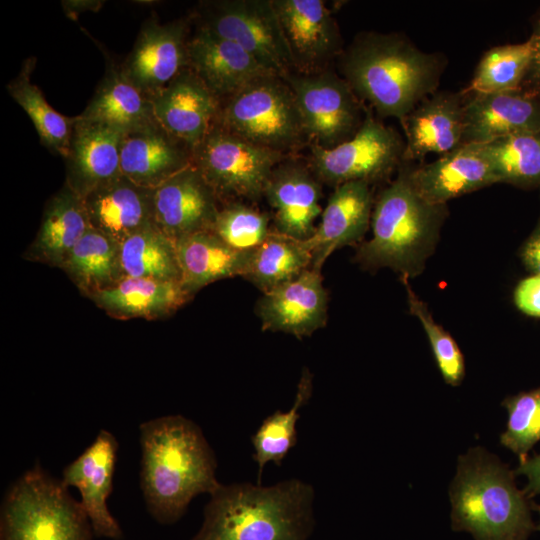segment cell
I'll use <instances>...</instances> for the list:
<instances>
[{"label":"cell","instance_id":"1","mask_svg":"<svg viewBox=\"0 0 540 540\" xmlns=\"http://www.w3.org/2000/svg\"><path fill=\"white\" fill-rule=\"evenodd\" d=\"M440 53L419 49L399 33L363 32L340 54L341 77L380 117L403 119L438 90Z\"/></svg>","mask_w":540,"mask_h":540},{"label":"cell","instance_id":"2","mask_svg":"<svg viewBox=\"0 0 540 540\" xmlns=\"http://www.w3.org/2000/svg\"><path fill=\"white\" fill-rule=\"evenodd\" d=\"M141 490L153 518L171 524L191 500L213 493L217 461L201 428L182 415L162 416L140 425Z\"/></svg>","mask_w":540,"mask_h":540},{"label":"cell","instance_id":"3","mask_svg":"<svg viewBox=\"0 0 540 540\" xmlns=\"http://www.w3.org/2000/svg\"><path fill=\"white\" fill-rule=\"evenodd\" d=\"M313 487L299 479L272 486L220 484L191 540H306L312 532Z\"/></svg>","mask_w":540,"mask_h":540},{"label":"cell","instance_id":"4","mask_svg":"<svg viewBox=\"0 0 540 540\" xmlns=\"http://www.w3.org/2000/svg\"><path fill=\"white\" fill-rule=\"evenodd\" d=\"M514 475L482 447L461 455L449 489L453 530L467 531L475 540H528L536 526Z\"/></svg>","mask_w":540,"mask_h":540},{"label":"cell","instance_id":"5","mask_svg":"<svg viewBox=\"0 0 540 540\" xmlns=\"http://www.w3.org/2000/svg\"><path fill=\"white\" fill-rule=\"evenodd\" d=\"M445 205H432L414 190L409 163L379 194L371 216L372 237L358 258L366 266L391 267L407 275L416 269L438 232Z\"/></svg>","mask_w":540,"mask_h":540},{"label":"cell","instance_id":"6","mask_svg":"<svg viewBox=\"0 0 540 540\" xmlns=\"http://www.w3.org/2000/svg\"><path fill=\"white\" fill-rule=\"evenodd\" d=\"M92 526L68 488L39 464L7 491L0 513V540H92Z\"/></svg>","mask_w":540,"mask_h":540},{"label":"cell","instance_id":"7","mask_svg":"<svg viewBox=\"0 0 540 540\" xmlns=\"http://www.w3.org/2000/svg\"><path fill=\"white\" fill-rule=\"evenodd\" d=\"M216 124L286 156L309 144L293 92L276 75L252 82L223 102Z\"/></svg>","mask_w":540,"mask_h":540},{"label":"cell","instance_id":"8","mask_svg":"<svg viewBox=\"0 0 540 540\" xmlns=\"http://www.w3.org/2000/svg\"><path fill=\"white\" fill-rule=\"evenodd\" d=\"M288 158L225 130L215 124L193 149V165L200 171L218 199L264 196L274 168Z\"/></svg>","mask_w":540,"mask_h":540},{"label":"cell","instance_id":"9","mask_svg":"<svg viewBox=\"0 0 540 540\" xmlns=\"http://www.w3.org/2000/svg\"><path fill=\"white\" fill-rule=\"evenodd\" d=\"M282 78L293 92L310 146L333 148L361 127L367 109L341 76L292 71Z\"/></svg>","mask_w":540,"mask_h":540},{"label":"cell","instance_id":"10","mask_svg":"<svg viewBox=\"0 0 540 540\" xmlns=\"http://www.w3.org/2000/svg\"><path fill=\"white\" fill-rule=\"evenodd\" d=\"M198 28L228 39L283 77L294 71L272 0H218L199 5Z\"/></svg>","mask_w":540,"mask_h":540},{"label":"cell","instance_id":"11","mask_svg":"<svg viewBox=\"0 0 540 540\" xmlns=\"http://www.w3.org/2000/svg\"><path fill=\"white\" fill-rule=\"evenodd\" d=\"M404 154V138L367 111L349 140L330 149L310 146L308 165L321 183L335 187L350 181L371 183L398 170Z\"/></svg>","mask_w":540,"mask_h":540},{"label":"cell","instance_id":"12","mask_svg":"<svg viewBox=\"0 0 540 540\" xmlns=\"http://www.w3.org/2000/svg\"><path fill=\"white\" fill-rule=\"evenodd\" d=\"M294 71L316 73L342 51L332 12L322 0H272Z\"/></svg>","mask_w":540,"mask_h":540},{"label":"cell","instance_id":"13","mask_svg":"<svg viewBox=\"0 0 540 540\" xmlns=\"http://www.w3.org/2000/svg\"><path fill=\"white\" fill-rule=\"evenodd\" d=\"M188 43L187 21L160 24L154 18L147 19L122 70L151 98L188 68Z\"/></svg>","mask_w":540,"mask_h":540},{"label":"cell","instance_id":"14","mask_svg":"<svg viewBox=\"0 0 540 540\" xmlns=\"http://www.w3.org/2000/svg\"><path fill=\"white\" fill-rule=\"evenodd\" d=\"M218 200L191 164L152 189L154 224L173 241L211 230L219 211Z\"/></svg>","mask_w":540,"mask_h":540},{"label":"cell","instance_id":"15","mask_svg":"<svg viewBox=\"0 0 540 540\" xmlns=\"http://www.w3.org/2000/svg\"><path fill=\"white\" fill-rule=\"evenodd\" d=\"M275 231L299 241L310 239L322 214V187L309 165L286 158L272 171L265 190Z\"/></svg>","mask_w":540,"mask_h":540},{"label":"cell","instance_id":"16","mask_svg":"<svg viewBox=\"0 0 540 540\" xmlns=\"http://www.w3.org/2000/svg\"><path fill=\"white\" fill-rule=\"evenodd\" d=\"M463 144L483 145L510 135L540 131V96L521 89L465 92Z\"/></svg>","mask_w":540,"mask_h":540},{"label":"cell","instance_id":"17","mask_svg":"<svg viewBox=\"0 0 540 540\" xmlns=\"http://www.w3.org/2000/svg\"><path fill=\"white\" fill-rule=\"evenodd\" d=\"M327 303L321 271L309 268L297 278L263 293L256 312L263 330L301 339L325 326Z\"/></svg>","mask_w":540,"mask_h":540},{"label":"cell","instance_id":"18","mask_svg":"<svg viewBox=\"0 0 540 540\" xmlns=\"http://www.w3.org/2000/svg\"><path fill=\"white\" fill-rule=\"evenodd\" d=\"M188 67L220 104L252 82L275 75L238 44L202 28L189 39Z\"/></svg>","mask_w":540,"mask_h":540},{"label":"cell","instance_id":"19","mask_svg":"<svg viewBox=\"0 0 540 540\" xmlns=\"http://www.w3.org/2000/svg\"><path fill=\"white\" fill-rule=\"evenodd\" d=\"M156 121L192 150L216 124L221 104L188 67L151 97Z\"/></svg>","mask_w":540,"mask_h":540},{"label":"cell","instance_id":"20","mask_svg":"<svg viewBox=\"0 0 540 540\" xmlns=\"http://www.w3.org/2000/svg\"><path fill=\"white\" fill-rule=\"evenodd\" d=\"M409 163V179L417 194L432 205L498 183L478 144H463L427 164Z\"/></svg>","mask_w":540,"mask_h":540},{"label":"cell","instance_id":"21","mask_svg":"<svg viewBox=\"0 0 540 540\" xmlns=\"http://www.w3.org/2000/svg\"><path fill=\"white\" fill-rule=\"evenodd\" d=\"M118 443L108 431L101 430L94 442L63 470V484L76 487L81 504L90 520L93 533L99 537L118 539L122 532L109 512L107 499L117 459Z\"/></svg>","mask_w":540,"mask_h":540},{"label":"cell","instance_id":"22","mask_svg":"<svg viewBox=\"0 0 540 540\" xmlns=\"http://www.w3.org/2000/svg\"><path fill=\"white\" fill-rule=\"evenodd\" d=\"M465 93L436 91L400 120L404 161L415 163L428 154L444 155L463 145Z\"/></svg>","mask_w":540,"mask_h":540},{"label":"cell","instance_id":"23","mask_svg":"<svg viewBox=\"0 0 540 540\" xmlns=\"http://www.w3.org/2000/svg\"><path fill=\"white\" fill-rule=\"evenodd\" d=\"M370 183L350 181L335 187L313 236L304 241L312 255L311 268L321 271L337 249L358 241L371 223Z\"/></svg>","mask_w":540,"mask_h":540},{"label":"cell","instance_id":"24","mask_svg":"<svg viewBox=\"0 0 540 540\" xmlns=\"http://www.w3.org/2000/svg\"><path fill=\"white\" fill-rule=\"evenodd\" d=\"M66 161V184L81 198L122 175L123 131L77 116Z\"/></svg>","mask_w":540,"mask_h":540},{"label":"cell","instance_id":"25","mask_svg":"<svg viewBox=\"0 0 540 540\" xmlns=\"http://www.w3.org/2000/svg\"><path fill=\"white\" fill-rule=\"evenodd\" d=\"M191 164L193 150L158 122L122 137L121 173L141 187L154 189Z\"/></svg>","mask_w":540,"mask_h":540},{"label":"cell","instance_id":"26","mask_svg":"<svg viewBox=\"0 0 540 540\" xmlns=\"http://www.w3.org/2000/svg\"><path fill=\"white\" fill-rule=\"evenodd\" d=\"M92 228L119 245L131 235L155 225L152 189L124 175L95 188L82 198Z\"/></svg>","mask_w":540,"mask_h":540},{"label":"cell","instance_id":"27","mask_svg":"<svg viewBox=\"0 0 540 540\" xmlns=\"http://www.w3.org/2000/svg\"><path fill=\"white\" fill-rule=\"evenodd\" d=\"M190 297L180 281L124 276L90 299L114 318L157 319L171 315Z\"/></svg>","mask_w":540,"mask_h":540},{"label":"cell","instance_id":"28","mask_svg":"<svg viewBox=\"0 0 540 540\" xmlns=\"http://www.w3.org/2000/svg\"><path fill=\"white\" fill-rule=\"evenodd\" d=\"M90 227L83 199L65 183L46 203L27 258L61 268Z\"/></svg>","mask_w":540,"mask_h":540},{"label":"cell","instance_id":"29","mask_svg":"<svg viewBox=\"0 0 540 540\" xmlns=\"http://www.w3.org/2000/svg\"><path fill=\"white\" fill-rule=\"evenodd\" d=\"M174 244L181 283L191 296L212 282L246 275L251 252L231 248L210 230L184 236Z\"/></svg>","mask_w":540,"mask_h":540},{"label":"cell","instance_id":"30","mask_svg":"<svg viewBox=\"0 0 540 540\" xmlns=\"http://www.w3.org/2000/svg\"><path fill=\"white\" fill-rule=\"evenodd\" d=\"M79 116L124 133L157 122L151 98L129 80L121 66L111 62L95 94Z\"/></svg>","mask_w":540,"mask_h":540},{"label":"cell","instance_id":"31","mask_svg":"<svg viewBox=\"0 0 540 540\" xmlns=\"http://www.w3.org/2000/svg\"><path fill=\"white\" fill-rule=\"evenodd\" d=\"M79 290L89 298L124 277L120 245L90 227L61 266Z\"/></svg>","mask_w":540,"mask_h":540},{"label":"cell","instance_id":"32","mask_svg":"<svg viewBox=\"0 0 540 540\" xmlns=\"http://www.w3.org/2000/svg\"><path fill=\"white\" fill-rule=\"evenodd\" d=\"M311 265L312 255L304 241L272 231L251 252L244 278L266 293L297 278Z\"/></svg>","mask_w":540,"mask_h":540},{"label":"cell","instance_id":"33","mask_svg":"<svg viewBox=\"0 0 540 540\" xmlns=\"http://www.w3.org/2000/svg\"><path fill=\"white\" fill-rule=\"evenodd\" d=\"M34 67L35 59H26L20 73L7 85L8 93L31 119L41 143L65 159L78 117L62 115L47 103L42 91L31 82Z\"/></svg>","mask_w":540,"mask_h":540},{"label":"cell","instance_id":"34","mask_svg":"<svg viewBox=\"0 0 540 540\" xmlns=\"http://www.w3.org/2000/svg\"><path fill=\"white\" fill-rule=\"evenodd\" d=\"M124 276L180 281L174 241L156 225L142 229L120 244Z\"/></svg>","mask_w":540,"mask_h":540},{"label":"cell","instance_id":"35","mask_svg":"<svg viewBox=\"0 0 540 540\" xmlns=\"http://www.w3.org/2000/svg\"><path fill=\"white\" fill-rule=\"evenodd\" d=\"M312 378L309 369L304 368L291 408L285 412L277 410L266 417L252 435L253 459L258 464L257 484H261L264 466L269 462L280 466L289 451L296 445V424L300 416L299 411L312 395Z\"/></svg>","mask_w":540,"mask_h":540},{"label":"cell","instance_id":"36","mask_svg":"<svg viewBox=\"0 0 540 540\" xmlns=\"http://www.w3.org/2000/svg\"><path fill=\"white\" fill-rule=\"evenodd\" d=\"M481 146L498 182L540 186V131L510 135Z\"/></svg>","mask_w":540,"mask_h":540},{"label":"cell","instance_id":"37","mask_svg":"<svg viewBox=\"0 0 540 540\" xmlns=\"http://www.w3.org/2000/svg\"><path fill=\"white\" fill-rule=\"evenodd\" d=\"M530 53L528 40L489 49L480 59L465 92L485 94L520 89Z\"/></svg>","mask_w":540,"mask_h":540},{"label":"cell","instance_id":"38","mask_svg":"<svg viewBox=\"0 0 540 540\" xmlns=\"http://www.w3.org/2000/svg\"><path fill=\"white\" fill-rule=\"evenodd\" d=\"M270 217L240 202H230L219 208L210 231L231 248L240 252L257 249L272 232Z\"/></svg>","mask_w":540,"mask_h":540},{"label":"cell","instance_id":"39","mask_svg":"<svg viewBox=\"0 0 540 540\" xmlns=\"http://www.w3.org/2000/svg\"><path fill=\"white\" fill-rule=\"evenodd\" d=\"M502 405L508 412V420L500 442L522 462L540 441V387L507 397Z\"/></svg>","mask_w":540,"mask_h":540},{"label":"cell","instance_id":"40","mask_svg":"<svg viewBox=\"0 0 540 540\" xmlns=\"http://www.w3.org/2000/svg\"><path fill=\"white\" fill-rule=\"evenodd\" d=\"M404 284L410 312L420 320L424 327L445 382L452 386L459 385L465 375V364L457 343L448 332L433 320L426 305L410 288L407 277H404Z\"/></svg>","mask_w":540,"mask_h":540},{"label":"cell","instance_id":"41","mask_svg":"<svg viewBox=\"0 0 540 540\" xmlns=\"http://www.w3.org/2000/svg\"><path fill=\"white\" fill-rule=\"evenodd\" d=\"M528 41L531 53L520 89L540 96V13L536 15L533 21V29Z\"/></svg>","mask_w":540,"mask_h":540},{"label":"cell","instance_id":"42","mask_svg":"<svg viewBox=\"0 0 540 540\" xmlns=\"http://www.w3.org/2000/svg\"><path fill=\"white\" fill-rule=\"evenodd\" d=\"M514 300L525 314L540 317V276L533 275L522 280L515 290Z\"/></svg>","mask_w":540,"mask_h":540},{"label":"cell","instance_id":"43","mask_svg":"<svg viewBox=\"0 0 540 540\" xmlns=\"http://www.w3.org/2000/svg\"><path fill=\"white\" fill-rule=\"evenodd\" d=\"M514 473L527 477L528 483L523 491L528 498L540 494V454L519 462Z\"/></svg>","mask_w":540,"mask_h":540},{"label":"cell","instance_id":"44","mask_svg":"<svg viewBox=\"0 0 540 540\" xmlns=\"http://www.w3.org/2000/svg\"><path fill=\"white\" fill-rule=\"evenodd\" d=\"M522 259L534 275L540 276V230L526 242L522 251Z\"/></svg>","mask_w":540,"mask_h":540},{"label":"cell","instance_id":"45","mask_svg":"<svg viewBox=\"0 0 540 540\" xmlns=\"http://www.w3.org/2000/svg\"><path fill=\"white\" fill-rule=\"evenodd\" d=\"M533 508L539 513V524L537 525L536 529L540 531V505H533Z\"/></svg>","mask_w":540,"mask_h":540}]
</instances>
